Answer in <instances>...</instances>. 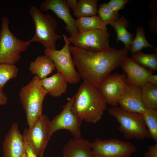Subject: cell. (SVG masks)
<instances>
[{"mask_svg":"<svg viewBox=\"0 0 157 157\" xmlns=\"http://www.w3.org/2000/svg\"><path fill=\"white\" fill-rule=\"evenodd\" d=\"M3 157H22L26 153L25 140L18 124L13 123L2 143Z\"/></svg>","mask_w":157,"mask_h":157,"instance_id":"obj_15","label":"cell"},{"mask_svg":"<svg viewBox=\"0 0 157 157\" xmlns=\"http://www.w3.org/2000/svg\"><path fill=\"white\" fill-rule=\"evenodd\" d=\"M148 151L144 155V157H157V143L148 147Z\"/></svg>","mask_w":157,"mask_h":157,"instance_id":"obj_31","label":"cell"},{"mask_svg":"<svg viewBox=\"0 0 157 157\" xmlns=\"http://www.w3.org/2000/svg\"><path fill=\"white\" fill-rule=\"evenodd\" d=\"M75 65L84 81L97 88L103 80L113 70L120 66L127 57L129 50L110 47L105 51H90L70 45Z\"/></svg>","mask_w":157,"mask_h":157,"instance_id":"obj_1","label":"cell"},{"mask_svg":"<svg viewBox=\"0 0 157 157\" xmlns=\"http://www.w3.org/2000/svg\"><path fill=\"white\" fill-rule=\"evenodd\" d=\"M50 121L46 115H42L30 128H25L22 135L25 140L35 153L37 157H43L44 150L51 135Z\"/></svg>","mask_w":157,"mask_h":157,"instance_id":"obj_9","label":"cell"},{"mask_svg":"<svg viewBox=\"0 0 157 157\" xmlns=\"http://www.w3.org/2000/svg\"><path fill=\"white\" fill-rule=\"evenodd\" d=\"M40 10L43 12L49 10L53 11L58 17L64 21L66 24L65 30L70 36L78 32L76 20L71 15L70 8L65 0L44 1L40 4Z\"/></svg>","mask_w":157,"mask_h":157,"instance_id":"obj_13","label":"cell"},{"mask_svg":"<svg viewBox=\"0 0 157 157\" xmlns=\"http://www.w3.org/2000/svg\"><path fill=\"white\" fill-rule=\"evenodd\" d=\"M136 35L131 43L130 50L131 53L140 51L144 48H152V45L147 40L145 35V30L142 26H138L136 29Z\"/></svg>","mask_w":157,"mask_h":157,"instance_id":"obj_26","label":"cell"},{"mask_svg":"<svg viewBox=\"0 0 157 157\" xmlns=\"http://www.w3.org/2000/svg\"><path fill=\"white\" fill-rule=\"evenodd\" d=\"M151 138L157 142V111L148 108L142 114Z\"/></svg>","mask_w":157,"mask_h":157,"instance_id":"obj_25","label":"cell"},{"mask_svg":"<svg viewBox=\"0 0 157 157\" xmlns=\"http://www.w3.org/2000/svg\"><path fill=\"white\" fill-rule=\"evenodd\" d=\"M74 95L73 112L87 123L96 124L98 122L107 108V103L98 89L84 81Z\"/></svg>","mask_w":157,"mask_h":157,"instance_id":"obj_2","label":"cell"},{"mask_svg":"<svg viewBox=\"0 0 157 157\" xmlns=\"http://www.w3.org/2000/svg\"><path fill=\"white\" fill-rule=\"evenodd\" d=\"M132 59L142 66L152 71L157 70V54H146L141 51L132 53Z\"/></svg>","mask_w":157,"mask_h":157,"instance_id":"obj_24","label":"cell"},{"mask_svg":"<svg viewBox=\"0 0 157 157\" xmlns=\"http://www.w3.org/2000/svg\"><path fill=\"white\" fill-rule=\"evenodd\" d=\"M66 1L69 7L74 11L77 6L78 1L76 0H67Z\"/></svg>","mask_w":157,"mask_h":157,"instance_id":"obj_35","label":"cell"},{"mask_svg":"<svg viewBox=\"0 0 157 157\" xmlns=\"http://www.w3.org/2000/svg\"><path fill=\"white\" fill-rule=\"evenodd\" d=\"M25 146L27 157H37L34 151L25 140Z\"/></svg>","mask_w":157,"mask_h":157,"instance_id":"obj_32","label":"cell"},{"mask_svg":"<svg viewBox=\"0 0 157 157\" xmlns=\"http://www.w3.org/2000/svg\"><path fill=\"white\" fill-rule=\"evenodd\" d=\"M129 1V0H111L107 3L113 10L118 12L124 8Z\"/></svg>","mask_w":157,"mask_h":157,"instance_id":"obj_30","label":"cell"},{"mask_svg":"<svg viewBox=\"0 0 157 157\" xmlns=\"http://www.w3.org/2000/svg\"><path fill=\"white\" fill-rule=\"evenodd\" d=\"M142 101L147 109H157V86L147 83L141 88Z\"/></svg>","mask_w":157,"mask_h":157,"instance_id":"obj_23","label":"cell"},{"mask_svg":"<svg viewBox=\"0 0 157 157\" xmlns=\"http://www.w3.org/2000/svg\"><path fill=\"white\" fill-rule=\"evenodd\" d=\"M40 80L35 76L28 84L21 88L19 94L29 128L33 127L42 115L43 103L48 94L41 86Z\"/></svg>","mask_w":157,"mask_h":157,"instance_id":"obj_3","label":"cell"},{"mask_svg":"<svg viewBox=\"0 0 157 157\" xmlns=\"http://www.w3.org/2000/svg\"><path fill=\"white\" fill-rule=\"evenodd\" d=\"M118 104L122 109L129 113L142 114L147 109L142 99L141 88L128 84L119 99Z\"/></svg>","mask_w":157,"mask_h":157,"instance_id":"obj_16","label":"cell"},{"mask_svg":"<svg viewBox=\"0 0 157 157\" xmlns=\"http://www.w3.org/2000/svg\"><path fill=\"white\" fill-rule=\"evenodd\" d=\"M147 81L152 84L157 86V75L153 74L150 75L148 77Z\"/></svg>","mask_w":157,"mask_h":157,"instance_id":"obj_33","label":"cell"},{"mask_svg":"<svg viewBox=\"0 0 157 157\" xmlns=\"http://www.w3.org/2000/svg\"><path fill=\"white\" fill-rule=\"evenodd\" d=\"M107 112L115 117L119 123L118 129L125 138L139 140L151 138L142 114L128 112L117 106L108 108Z\"/></svg>","mask_w":157,"mask_h":157,"instance_id":"obj_5","label":"cell"},{"mask_svg":"<svg viewBox=\"0 0 157 157\" xmlns=\"http://www.w3.org/2000/svg\"><path fill=\"white\" fill-rule=\"evenodd\" d=\"M120 66L126 76L128 84L140 88L148 83V77L153 74L152 70L142 66L128 56Z\"/></svg>","mask_w":157,"mask_h":157,"instance_id":"obj_14","label":"cell"},{"mask_svg":"<svg viewBox=\"0 0 157 157\" xmlns=\"http://www.w3.org/2000/svg\"><path fill=\"white\" fill-rule=\"evenodd\" d=\"M98 0H79L76 7L73 11L74 16L78 18L97 15Z\"/></svg>","mask_w":157,"mask_h":157,"instance_id":"obj_22","label":"cell"},{"mask_svg":"<svg viewBox=\"0 0 157 157\" xmlns=\"http://www.w3.org/2000/svg\"><path fill=\"white\" fill-rule=\"evenodd\" d=\"M76 20V26L79 32H84L95 30L108 31L106 25L97 15L78 18Z\"/></svg>","mask_w":157,"mask_h":157,"instance_id":"obj_21","label":"cell"},{"mask_svg":"<svg viewBox=\"0 0 157 157\" xmlns=\"http://www.w3.org/2000/svg\"><path fill=\"white\" fill-rule=\"evenodd\" d=\"M90 147L94 157H130L136 150L131 143L114 138H97Z\"/></svg>","mask_w":157,"mask_h":157,"instance_id":"obj_8","label":"cell"},{"mask_svg":"<svg viewBox=\"0 0 157 157\" xmlns=\"http://www.w3.org/2000/svg\"><path fill=\"white\" fill-rule=\"evenodd\" d=\"M22 157H27L26 153H25L22 156Z\"/></svg>","mask_w":157,"mask_h":157,"instance_id":"obj_36","label":"cell"},{"mask_svg":"<svg viewBox=\"0 0 157 157\" xmlns=\"http://www.w3.org/2000/svg\"><path fill=\"white\" fill-rule=\"evenodd\" d=\"M18 69L15 65L0 63V89H2L10 80L15 78Z\"/></svg>","mask_w":157,"mask_h":157,"instance_id":"obj_27","label":"cell"},{"mask_svg":"<svg viewBox=\"0 0 157 157\" xmlns=\"http://www.w3.org/2000/svg\"><path fill=\"white\" fill-rule=\"evenodd\" d=\"M42 87L49 95L54 97L61 96L67 90V80L58 72L51 76L40 80Z\"/></svg>","mask_w":157,"mask_h":157,"instance_id":"obj_18","label":"cell"},{"mask_svg":"<svg viewBox=\"0 0 157 157\" xmlns=\"http://www.w3.org/2000/svg\"><path fill=\"white\" fill-rule=\"evenodd\" d=\"M128 85L125 74H110L101 83L98 88L107 104L117 106Z\"/></svg>","mask_w":157,"mask_h":157,"instance_id":"obj_12","label":"cell"},{"mask_svg":"<svg viewBox=\"0 0 157 157\" xmlns=\"http://www.w3.org/2000/svg\"><path fill=\"white\" fill-rule=\"evenodd\" d=\"M55 69L52 60L46 55L38 56L31 63L29 68L31 73L35 75L40 80L47 77Z\"/></svg>","mask_w":157,"mask_h":157,"instance_id":"obj_19","label":"cell"},{"mask_svg":"<svg viewBox=\"0 0 157 157\" xmlns=\"http://www.w3.org/2000/svg\"><path fill=\"white\" fill-rule=\"evenodd\" d=\"M98 16L106 25H110L119 18L118 12L113 10L107 3L101 4L98 10Z\"/></svg>","mask_w":157,"mask_h":157,"instance_id":"obj_28","label":"cell"},{"mask_svg":"<svg viewBox=\"0 0 157 157\" xmlns=\"http://www.w3.org/2000/svg\"><path fill=\"white\" fill-rule=\"evenodd\" d=\"M149 5L151 12L152 18L149 22L150 31L157 34V1H153L150 2Z\"/></svg>","mask_w":157,"mask_h":157,"instance_id":"obj_29","label":"cell"},{"mask_svg":"<svg viewBox=\"0 0 157 157\" xmlns=\"http://www.w3.org/2000/svg\"><path fill=\"white\" fill-rule=\"evenodd\" d=\"M29 14L35 24V32L29 41L39 42L45 49L56 50L57 40L63 37L56 32L58 26L56 19L49 14L43 13L35 6L31 7Z\"/></svg>","mask_w":157,"mask_h":157,"instance_id":"obj_4","label":"cell"},{"mask_svg":"<svg viewBox=\"0 0 157 157\" xmlns=\"http://www.w3.org/2000/svg\"><path fill=\"white\" fill-rule=\"evenodd\" d=\"M74 98V95L71 97L68 98L61 112L50 121L51 136L57 131L65 129L69 131L75 138H82L80 127L82 120L72 110Z\"/></svg>","mask_w":157,"mask_h":157,"instance_id":"obj_10","label":"cell"},{"mask_svg":"<svg viewBox=\"0 0 157 157\" xmlns=\"http://www.w3.org/2000/svg\"><path fill=\"white\" fill-rule=\"evenodd\" d=\"M69 38L74 46L90 51H102L110 47L109 34L108 31L95 30L82 32L78 31Z\"/></svg>","mask_w":157,"mask_h":157,"instance_id":"obj_11","label":"cell"},{"mask_svg":"<svg viewBox=\"0 0 157 157\" xmlns=\"http://www.w3.org/2000/svg\"><path fill=\"white\" fill-rule=\"evenodd\" d=\"M90 143L82 138L71 139L63 146L62 157H94Z\"/></svg>","mask_w":157,"mask_h":157,"instance_id":"obj_17","label":"cell"},{"mask_svg":"<svg viewBox=\"0 0 157 157\" xmlns=\"http://www.w3.org/2000/svg\"><path fill=\"white\" fill-rule=\"evenodd\" d=\"M9 19L1 18L0 31V63L15 65L20 59V53L25 51L29 46V41L17 38L10 31Z\"/></svg>","mask_w":157,"mask_h":157,"instance_id":"obj_6","label":"cell"},{"mask_svg":"<svg viewBox=\"0 0 157 157\" xmlns=\"http://www.w3.org/2000/svg\"><path fill=\"white\" fill-rule=\"evenodd\" d=\"M129 25V22L123 16L110 24L116 33L117 43L119 41L122 42L124 44V48L128 50L130 49L131 43L134 36L127 30Z\"/></svg>","mask_w":157,"mask_h":157,"instance_id":"obj_20","label":"cell"},{"mask_svg":"<svg viewBox=\"0 0 157 157\" xmlns=\"http://www.w3.org/2000/svg\"><path fill=\"white\" fill-rule=\"evenodd\" d=\"M65 42L63 48L60 50L45 49V55L53 61L58 72L61 74L68 83L75 84L81 79L75 68V65L72 56L69 48L71 43L69 38L65 35L62 36Z\"/></svg>","mask_w":157,"mask_h":157,"instance_id":"obj_7","label":"cell"},{"mask_svg":"<svg viewBox=\"0 0 157 157\" xmlns=\"http://www.w3.org/2000/svg\"><path fill=\"white\" fill-rule=\"evenodd\" d=\"M8 98L1 89H0V105H4L7 103Z\"/></svg>","mask_w":157,"mask_h":157,"instance_id":"obj_34","label":"cell"}]
</instances>
